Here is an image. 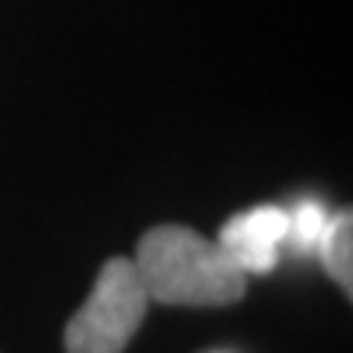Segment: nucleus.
Masks as SVG:
<instances>
[{
  "label": "nucleus",
  "mask_w": 353,
  "mask_h": 353,
  "mask_svg": "<svg viewBox=\"0 0 353 353\" xmlns=\"http://www.w3.org/2000/svg\"><path fill=\"white\" fill-rule=\"evenodd\" d=\"M315 253H321L327 274L350 297L353 294V215H350V209H341L339 215L327 218V227L321 239H318Z\"/></svg>",
  "instance_id": "4"
},
{
  "label": "nucleus",
  "mask_w": 353,
  "mask_h": 353,
  "mask_svg": "<svg viewBox=\"0 0 353 353\" xmlns=\"http://www.w3.org/2000/svg\"><path fill=\"white\" fill-rule=\"evenodd\" d=\"M150 297L132 259L115 256L103 262L88 301L65 327L68 353H124L136 336Z\"/></svg>",
  "instance_id": "2"
},
{
  "label": "nucleus",
  "mask_w": 353,
  "mask_h": 353,
  "mask_svg": "<svg viewBox=\"0 0 353 353\" xmlns=\"http://www.w3.org/2000/svg\"><path fill=\"white\" fill-rule=\"evenodd\" d=\"M132 265L150 301L168 306H227L245 294L248 283L215 241L180 224L148 230Z\"/></svg>",
  "instance_id": "1"
},
{
  "label": "nucleus",
  "mask_w": 353,
  "mask_h": 353,
  "mask_svg": "<svg viewBox=\"0 0 353 353\" xmlns=\"http://www.w3.org/2000/svg\"><path fill=\"white\" fill-rule=\"evenodd\" d=\"M289 233V212L280 206H253L230 218L215 245L245 274H268L277 265V248Z\"/></svg>",
  "instance_id": "3"
},
{
  "label": "nucleus",
  "mask_w": 353,
  "mask_h": 353,
  "mask_svg": "<svg viewBox=\"0 0 353 353\" xmlns=\"http://www.w3.org/2000/svg\"><path fill=\"white\" fill-rule=\"evenodd\" d=\"M327 209L321 201H301L292 212H289V233H285V241H292L297 250H315L318 239H321L324 227H327Z\"/></svg>",
  "instance_id": "5"
}]
</instances>
